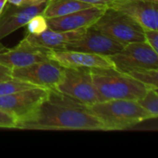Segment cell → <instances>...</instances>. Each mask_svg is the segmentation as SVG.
Returning <instances> with one entry per match:
<instances>
[{"mask_svg": "<svg viewBox=\"0 0 158 158\" xmlns=\"http://www.w3.org/2000/svg\"><path fill=\"white\" fill-rule=\"evenodd\" d=\"M63 76L64 68L51 59L12 69L13 78L46 90H56Z\"/></svg>", "mask_w": 158, "mask_h": 158, "instance_id": "7", "label": "cell"}, {"mask_svg": "<svg viewBox=\"0 0 158 158\" xmlns=\"http://www.w3.org/2000/svg\"><path fill=\"white\" fill-rule=\"evenodd\" d=\"M46 2L47 0L33 6H16L6 3L0 15V41L25 26L35 15L43 13Z\"/></svg>", "mask_w": 158, "mask_h": 158, "instance_id": "12", "label": "cell"}, {"mask_svg": "<svg viewBox=\"0 0 158 158\" xmlns=\"http://www.w3.org/2000/svg\"><path fill=\"white\" fill-rule=\"evenodd\" d=\"M31 88H35L32 84L20 81L16 78H10L0 81V96L8 95L22 90H27Z\"/></svg>", "mask_w": 158, "mask_h": 158, "instance_id": "18", "label": "cell"}, {"mask_svg": "<svg viewBox=\"0 0 158 158\" xmlns=\"http://www.w3.org/2000/svg\"><path fill=\"white\" fill-rule=\"evenodd\" d=\"M19 130L106 131L104 124L86 106L56 90L31 113L18 119Z\"/></svg>", "mask_w": 158, "mask_h": 158, "instance_id": "1", "label": "cell"}, {"mask_svg": "<svg viewBox=\"0 0 158 158\" xmlns=\"http://www.w3.org/2000/svg\"><path fill=\"white\" fill-rule=\"evenodd\" d=\"M48 92L49 90L35 87L0 96V108L19 119L34 110L46 98Z\"/></svg>", "mask_w": 158, "mask_h": 158, "instance_id": "11", "label": "cell"}, {"mask_svg": "<svg viewBox=\"0 0 158 158\" xmlns=\"http://www.w3.org/2000/svg\"><path fill=\"white\" fill-rule=\"evenodd\" d=\"M90 6H93V5L78 0H47L46 6L42 14L46 19L56 18Z\"/></svg>", "mask_w": 158, "mask_h": 158, "instance_id": "16", "label": "cell"}, {"mask_svg": "<svg viewBox=\"0 0 158 158\" xmlns=\"http://www.w3.org/2000/svg\"><path fill=\"white\" fill-rule=\"evenodd\" d=\"M12 78V69L0 64V81Z\"/></svg>", "mask_w": 158, "mask_h": 158, "instance_id": "24", "label": "cell"}, {"mask_svg": "<svg viewBox=\"0 0 158 158\" xmlns=\"http://www.w3.org/2000/svg\"><path fill=\"white\" fill-rule=\"evenodd\" d=\"M51 60L56 61L63 68H111L114 67L111 60L96 54L74 51V50H52L50 54Z\"/></svg>", "mask_w": 158, "mask_h": 158, "instance_id": "14", "label": "cell"}, {"mask_svg": "<svg viewBox=\"0 0 158 158\" xmlns=\"http://www.w3.org/2000/svg\"><path fill=\"white\" fill-rule=\"evenodd\" d=\"M123 47L122 44L91 26L85 29L84 33L80 38L66 44L63 49L87 52L108 57L118 53Z\"/></svg>", "mask_w": 158, "mask_h": 158, "instance_id": "8", "label": "cell"}, {"mask_svg": "<svg viewBox=\"0 0 158 158\" xmlns=\"http://www.w3.org/2000/svg\"><path fill=\"white\" fill-rule=\"evenodd\" d=\"M7 3V0H0V15L3 11V8L5 7L6 4Z\"/></svg>", "mask_w": 158, "mask_h": 158, "instance_id": "26", "label": "cell"}, {"mask_svg": "<svg viewBox=\"0 0 158 158\" xmlns=\"http://www.w3.org/2000/svg\"><path fill=\"white\" fill-rule=\"evenodd\" d=\"M126 73L144 84L149 89H158L157 69H137L131 70Z\"/></svg>", "mask_w": 158, "mask_h": 158, "instance_id": "17", "label": "cell"}, {"mask_svg": "<svg viewBox=\"0 0 158 158\" xmlns=\"http://www.w3.org/2000/svg\"><path fill=\"white\" fill-rule=\"evenodd\" d=\"M106 6H93L70 14L47 19L48 28L55 31H75L86 29L102 16Z\"/></svg>", "mask_w": 158, "mask_h": 158, "instance_id": "13", "label": "cell"}, {"mask_svg": "<svg viewBox=\"0 0 158 158\" xmlns=\"http://www.w3.org/2000/svg\"><path fill=\"white\" fill-rule=\"evenodd\" d=\"M78 1L88 3L93 6H107L112 2V0H78Z\"/></svg>", "mask_w": 158, "mask_h": 158, "instance_id": "25", "label": "cell"}, {"mask_svg": "<svg viewBox=\"0 0 158 158\" xmlns=\"http://www.w3.org/2000/svg\"><path fill=\"white\" fill-rule=\"evenodd\" d=\"M145 1H149V2H154V3H156V4H158V0H145Z\"/></svg>", "mask_w": 158, "mask_h": 158, "instance_id": "27", "label": "cell"}, {"mask_svg": "<svg viewBox=\"0 0 158 158\" xmlns=\"http://www.w3.org/2000/svg\"><path fill=\"white\" fill-rule=\"evenodd\" d=\"M131 19L143 30L158 31V4L145 0H112L107 6Z\"/></svg>", "mask_w": 158, "mask_h": 158, "instance_id": "10", "label": "cell"}, {"mask_svg": "<svg viewBox=\"0 0 158 158\" xmlns=\"http://www.w3.org/2000/svg\"><path fill=\"white\" fill-rule=\"evenodd\" d=\"M158 89H148L145 94L137 102L145 109L153 118H156L158 116Z\"/></svg>", "mask_w": 158, "mask_h": 158, "instance_id": "19", "label": "cell"}, {"mask_svg": "<svg viewBox=\"0 0 158 158\" xmlns=\"http://www.w3.org/2000/svg\"><path fill=\"white\" fill-rule=\"evenodd\" d=\"M46 0H7V3L16 6H33L38 5Z\"/></svg>", "mask_w": 158, "mask_h": 158, "instance_id": "23", "label": "cell"}, {"mask_svg": "<svg viewBox=\"0 0 158 158\" xmlns=\"http://www.w3.org/2000/svg\"><path fill=\"white\" fill-rule=\"evenodd\" d=\"M26 26H27L28 33L33 34V35L40 34L48 29L47 19L42 13L37 14L28 21Z\"/></svg>", "mask_w": 158, "mask_h": 158, "instance_id": "20", "label": "cell"}, {"mask_svg": "<svg viewBox=\"0 0 158 158\" xmlns=\"http://www.w3.org/2000/svg\"><path fill=\"white\" fill-rule=\"evenodd\" d=\"M93 28L126 45L144 41L143 29L124 13L106 6L102 16L92 25Z\"/></svg>", "mask_w": 158, "mask_h": 158, "instance_id": "4", "label": "cell"}, {"mask_svg": "<svg viewBox=\"0 0 158 158\" xmlns=\"http://www.w3.org/2000/svg\"><path fill=\"white\" fill-rule=\"evenodd\" d=\"M90 72L99 102L116 99L138 101L149 89L114 67L90 69Z\"/></svg>", "mask_w": 158, "mask_h": 158, "instance_id": "2", "label": "cell"}, {"mask_svg": "<svg viewBox=\"0 0 158 158\" xmlns=\"http://www.w3.org/2000/svg\"><path fill=\"white\" fill-rule=\"evenodd\" d=\"M56 90L86 106L99 102L90 69L64 68L63 79Z\"/></svg>", "mask_w": 158, "mask_h": 158, "instance_id": "6", "label": "cell"}, {"mask_svg": "<svg viewBox=\"0 0 158 158\" xmlns=\"http://www.w3.org/2000/svg\"><path fill=\"white\" fill-rule=\"evenodd\" d=\"M89 107L93 114L104 124L106 131H123L153 118L134 100L102 101L89 106Z\"/></svg>", "mask_w": 158, "mask_h": 158, "instance_id": "3", "label": "cell"}, {"mask_svg": "<svg viewBox=\"0 0 158 158\" xmlns=\"http://www.w3.org/2000/svg\"><path fill=\"white\" fill-rule=\"evenodd\" d=\"M18 118L11 113L0 108V128L16 129Z\"/></svg>", "mask_w": 158, "mask_h": 158, "instance_id": "21", "label": "cell"}, {"mask_svg": "<svg viewBox=\"0 0 158 158\" xmlns=\"http://www.w3.org/2000/svg\"><path fill=\"white\" fill-rule=\"evenodd\" d=\"M52 49L21 40L14 48L0 52V64L11 69L26 67L37 62L50 60Z\"/></svg>", "mask_w": 158, "mask_h": 158, "instance_id": "9", "label": "cell"}, {"mask_svg": "<svg viewBox=\"0 0 158 158\" xmlns=\"http://www.w3.org/2000/svg\"><path fill=\"white\" fill-rule=\"evenodd\" d=\"M108 58L115 69L124 73L137 69H158V53L144 41L130 43Z\"/></svg>", "mask_w": 158, "mask_h": 158, "instance_id": "5", "label": "cell"}, {"mask_svg": "<svg viewBox=\"0 0 158 158\" xmlns=\"http://www.w3.org/2000/svg\"><path fill=\"white\" fill-rule=\"evenodd\" d=\"M84 31L85 29L75 31H55L48 28L46 31L37 35L28 33L24 38L32 44L52 50H62L66 44L80 38L84 33Z\"/></svg>", "mask_w": 158, "mask_h": 158, "instance_id": "15", "label": "cell"}, {"mask_svg": "<svg viewBox=\"0 0 158 158\" xmlns=\"http://www.w3.org/2000/svg\"><path fill=\"white\" fill-rule=\"evenodd\" d=\"M144 42H146L156 52L158 53V31L143 30Z\"/></svg>", "mask_w": 158, "mask_h": 158, "instance_id": "22", "label": "cell"}]
</instances>
